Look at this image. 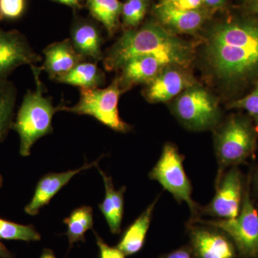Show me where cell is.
<instances>
[{
	"mask_svg": "<svg viewBox=\"0 0 258 258\" xmlns=\"http://www.w3.org/2000/svg\"><path fill=\"white\" fill-rule=\"evenodd\" d=\"M101 158L89 164L86 162L84 165L77 169L60 173L50 172L42 176L37 182L31 200L25 206V213L30 216L38 215L40 210L48 205L51 200L62 189V187L69 184V181L74 176L79 174L81 171L98 166Z\"/></svg>",
	"mask_w": 258,
	"mask_h": 258,
	"instance_id": "cell-13",
	"label": "cell"
},
{
	"mask_svg": "<svg viewBox=\"0 0 258 258\" xmlns=\"http://www.w3.org/2000/svg\"><path fill=\"white\" fill-rule=\"evenodd\" d=\"M189 239V249L194 258L236 257L235 244L218 229L194 227L190 230Z\"/></svg>",
	"mask_w": 258,
	"mask_h": 258,
	"instance_id": "cell-12",
	"label": "cell"
},
{
	"mask_svg": "<svg viewBox=\"0 0 258 258\" xmlns=\"http://www.w3.org/2000/svg\"><path fill=\"white\" fill-rule=\"evenodd\" d=\"M149 0H126L122 6L121 17L125 30L135 29L147 14Z\"/></svg>",
	"mask_w": 258,
	"mask_h": 258,
	"instance_id": "cell-25",
	"label": "cell"
},
{
	"mask_svg": "<svg viewBox=\"0 0 258 258\" xmlns=\"http://www.w3.org/2000/svg\"><path fill=\"white\" fill-rule=\"evenodd\" d=\"M39 258H56V257L52 249L45 248L42 251V253Z\"/></svg>",
	"mask_w": 258,
	"mask_h": 258,
	"instance_id": "cell-34",
	"label": "cell"
},
{
	"mask_svg": "<svg viewBox=\"0 0 258 258\" xmlns=\"http://www.w3.org/2000/svg\"><path fill=\"white\" fill-rule=\"evenodd\" d=\"M226 0H203L204 5L211 9H217L225 5Z\"/></svg>",
	"mask_w": 258,
	"mask_h": 258,
	"instance_id": "cell-32",
	"label": "cell"
},
{
	"mask_svg": "<svg viewBox=\"0 0 258 258\" xmlns=\"http://www.w3.org/2000/svg\"><path fill=\"white\" fill-rule=\"evenodd\" d=\"M0 239L37 242L41 240V235L32 225H21L0 218Z\"/></svg>",
	"mask_w": 258,
	"mask_h": 258,
	"instance_id": "cell-24",
	"label": "cell"
},
{
	"mask_svg": "<svg viewBox=\"0 0 258 258\" xmlns=\"http://www.w3.org/2000/svg\"><path fill=\"white\" fill-rule=\"evenodd\" d=\"M96 167L103 178L106 191L104 200L98 205V208L106 219L112 233L113 235H118L121 230L124 207V193L126 191V187L123 186L119 190H115L111 176L106 175L98 166Z\"/></svg>",
	"mask_w": 258,
	"mask_h": 258,
	"instance_id": "cell-18",
	"label": "cell"
},
{
	"mask_svg": "<svg viewBox=\"0 0 258 258\" xmlns=\"http://www.w3.org/2000/svg\"><path fill=\"white\" fill-rule=\"evenodd\" d=\"M256 181H257V189H258V170L257 172V177H256Z\"/></svg>",
	"mask_w": 258,
	"mask_h": 258,
	"instance_id": "cell-37",
	"label": "cell"
},
{
	"mask_svg": "<svg viewBox=\"0 0 258 258\" xmlns=\"http://www.w3.org/2000/svg\"><path fill=\"white\" fill-rule=\"evenodd\" d=\"M154 13L158 20L169 31L194 33L200 30L209 16L207 10H179L157 5Z\"/></svg>",
	"mask_w": 258,
	"mask_h": 258,
	"instance_id": "cell-16",
	"label": "cell"
},
{
	"mask_svg": "<svg viewBox=\"0 0 258 258\" xmlns=\"http://www.w3.org/2000/svg\"><path fill=\"white\" fill-rule=\"evenodd\" d=\"M86 6L93 18L112 36L118 28L123 4L118 0H86Z\"/></svg>",
	"mask_w": 258,
	"mask_h": 258,
	"instance_id": "cell-21",
	"label": "cell"
},
{
	"mask_svg": "<svg viewBox=\"0 0 258 258\" xmlns=\"http://www.w3.org/2000/svg\"><path fill=\"white\" fill-rule=\"evenodd\" d=\"M184 68L170 64L148 83L144 97L152 103L170 101L183 91L195 86V81Z\"/></svg>",
	"mask_w": 258,
	"mask_h": 258,
	"instance_id": "cell-11",
	"label": "cell"
},
{
	"mask_svg": "<svg viewBox=\"0 0 258 258\" xmlns=\"http://www.w3.org/2000/svg\"><path fill=\"white\" fill-rule=\"evenodd\" d=\"M3 176H2L1 173H0V189L3 187Z\"/></svg>",
	"mask_w": 258,
	"mask_h": 258,
	"instance_id": "cell-36",
	"label": "cell"
},
{
	"mask_svg": "<svg viewBox=\"0 0 258 258\" xmlns=\"http://www.w3.org/2000/svg\"><path fill=\"white\" fill-rule=\"evenodd\" d=\"M122 93L118 79L115 78L111 85L105 88H81L79 101L75 106H66L61 103L57 110L58 112L91 115L112 130L126 133L132 126L120 118L118 113V100Z\"/></svg>",
	"mask_w": 258,
	"mask_h": 258,
	"instance_id": "cell-4",
	"label": "cell"
},
{
	"mask_svg": "<svg viewBox=\"0 0 258 258\" xmlns=\"http://www.w3.org/2000/svg\"><path fill=\"white\" fill-rule=\"evenodd\" d=\"M26 8V0H0V21L21 18Z\"/></svg>",
	"mask_w": 258,
	"mask_h": 258,
	"instance_id": "cell-27",
	"label": "cell"
},
{
	"mask_svg": "<svg viewBox=\"0 0 258 258\" xmlns=\"http://www.w3.org/2000/svg\"><path fill=\"white\" fill-rule=\"evenodd\" d=\"M183 160L184 157L175 146L166 144L159 161L149 176L169 191L178 202H186L194 212L196 210V204L191 199V183L185 173Z\"/></svg>",
	"mask_w": 258,
	"mask_h": 258,
	"instance_id": "cell-8",
	"label": "cell"
},
{
	"mask_svg": "<svg viewBox=\"0 0 258 258\" xmlns=\"http://www.w3.org/2000/svg\"><path fill=\"white\" fill-rule=\"evenodd\" d=\"M157 201V199L142 212V215L132 225L129 226L122 235L119 243L117 244L116 247L125 256L137 254L143 247Z\"/></svg>",
	"mask_w": 258,
	"mask_h": 258,
	"instance_id": "cell-19",
	"label": "cell"
},
{
	"mask_svg": "<svg viewBox=\"0 0 258 258\" xmlns=\"http://www.w3.org/2000/svg\"><path fill=\"white\" fill-rule=\"evenodd\" d=\"M251 8H252V11L258 14V0H255V1L252 3Z\"/></svg>",
	"mask_w": 258,
	"mask_h": 258,
	"instance_id": "cell-35",
	"label": "cell"
},
{
	"mask_svg": "<svg viewBox=\"0 0 258 258\" xmlns=\"http://www.w3.org/2000/svg\"><path fill=\"white\" fill-rule=\"evenodd\" d=\"M93 233L96 237L97 245L99 248L100 258H125V254L119 249L107 244L95 231H93Z\"/></svg>",
	"mask_w": 258,
	"mask_h": 258,
	"instance_id": "cell-29",
	"label": "cell"
},
{
	"mask_svg": "<svg viewBox=\"0 0 258 258\" xmlns=\"http://www.w3.org/2000/svg\"><path fill=\"white\" fill-rule=\"evenodd\" d=\"M257 130L249 118L241 115L231 117L215 137V152L222 169L242 164L254 152Z\"/></svg>",
	"mask_w": 258,
	"mask_h": 258,
	"instance_id": "cell-5",
	"label": "cell"
},
{
	"mask_svg": "<svg viewBox=\"0 0 258 258\" xmlns=\"http://www.w3.org/2000/svg\"><path fill=\"white\" fill-rule=\"evenodd\" d=\"M55 81L77 86L81 89H94L105 84L106 76L96 62L83 61L67 74L57 78Z\"/></svg>",
	"mask_w": 258,
	"mask_h": 258,
	"instance_id": "cell-20",
	"label": "cell"
},
{
	"mask_svg": "<svg viewBox=\"0 0 258 258\" xmlns=\"http://www.w3.org/2000/svg\"><path fill=\"white\" fill-rule=\"evenodd\" d=\"M242 183L240 171L233 167L219 181L216 195L205 209V213L223 220L236 218L240 214Z\"/></svg>",
	"mask_w": 258,
	"mask_h": 258,
	"instance_id": "cell-10",
	"label": "cell"
},
{
	"mask_svg": "<svg viewBox=\"0 0 258 258\" xmlns=\"http://www.w3.org/2000/svg\"><path fill=\"white\" fill-rule=\"evenodd\" d=\"M0 258H15L4 244L0 242Z\"/></svg>",
	"mask_w": 258,
	"mask_h": 258,
	"instance_id": "cell-33",
	"label": "cell"
},
{
	"mask_svg": "<svg viewBox=\"0 0 258 258\" xmlns=\"http://www.w3.org/2000/svg\"><path fill=\"white\" fill-rule=\"evenodd\" d=\"M42 60L21 32L0 28V81L8 79L20 66H35Z\"/></svg>",
	"mask_w": 258,
	"mask_h": 258,
	"instance_id": "cell-9",
	"label": "cell"
},
{
	"mask_svg": "<svg viewBox=\"0 0 258 258\" xmlns=\"http://www.w3.org/2000/svg\"><path fill=\"white\" fill-rule=\"evenodd\" d=\"M63 222L68 227L64 235L69 238L70 248L77 242H85L86 232L93 227V208L90 206L76 208L64 219Z\"/></svg>",
	"mask_w": 258,
	"mask_h": 258,
	"instance_id": "cell-22",
	"label": "cell"
},
{
	"mask_svg": "<svg viewBox=\"0 0 258 258\" xmlns=\"http://www.w3.org/2000/svg\"><path fill=\"white\" fill-rule=\"evenodd\" d=\"M159 5L179 10H195L201 8L203 0H161Z\"/></svg>",
	"mask_w": 258,
	"mask_h": 258,
	"instance_id": "cell-28",
	"label": "cell"
},
{
	"mask_svg": "<svg viewBox=\"0 0 258 258\" xmlns=\"http://www.w3.org/2000/svg\"><path fill=\"white\" fill-rule=\"evenodd\" d=\"M70 40L76 50L86 60L90 58L96 62L103 60V38L96 24L87 20L76 22L71 28Z\"/></svg>",
	"mask_w": 258,
	"mask_h": 258,
	"instance_id": "cell-17",
	"label": "cell"
},
{
	"mask_svg": "<svg viewBox=\"0 0 258 258\" xmlns=\"http://www.w3.org/2000/svg\"><path fill=\"white\" fill-rule=\"evenodd\" d=\"M170 64H173L168 59L159 56L142 55L134 57L127 61L120 69L121 74L117 79L120 89L123 93L137 85L148 84Z\"/></svg>",
	"mask_w": 258,
	"mask_h": 258,
	"instance_id": "cell-14",
	"label": "cell"
},
{
	"mask_svg": "<svg viewBox=\"0 0 258 258\" xmlns=\"http://www.w3.org/2000/svg\"><path fill=\"white\" fill-rule=\"evenodd\" d=\"M192 45L181 40L159 24L148 23L142 28L125 30L107 51L103 59L108 71L121 69L129 60L142 55L168 59L174 66L186 68L193 58Z\"/></svg>",
	"mask_w": 258,
	"mask_h": 258,
	"instance_id": "cell-2",
	"label": "cell"
},
{
	"mask_svg": "<svg viewBox=\"0 0 258 258\" xmlns=\"http://www.w3.org/2000/svg\"><path fill=\"white\" fill-rule=\"evenodd\" d=\"M200 222L225 233L244 257H258V212L248 190L244 194L240 214L236 218Z\"/></svg>",
	"mask_w": 258,
	"mask_h": 258,
	"instance_id": "cell-7",
	"label": "cell"
},
{
	"mask_svg": "<svg viewBox=\"0 0 258 258\" xmlns=\"http://www.w3.org/2000/svg\"><path fill=\"white\" fill-rule=\"evenodd\" d=\"M30 68L36 88L27 91L12 128L20 137V154L24 157L30 155L37 140L52 133V118L58 112L51 98L44 95L45 88L40 78L41 70L35 64Z\"/></svg>",
	"mask_w": 258,
	"mask_h": 258,
	"instance_id": "cell-3",
	"label": "cell"
},
{
	"mask_svg": "<svg viewBox=\"0 0 258 258\" xmlns=\"http://www.w3.org/2000/svg\"><path fill=\"white\" fill-rule=\"evenodd\" d=\"M18 91L9 80L0 81V143L4 142L14 123Z\"/></svg>",
	"mask_w": 258,
	"mask_h": 258,
	"instance_id": "cell-23",
	"label": "cell"
},
{
	"mask_svg": "<svg viewBox=\"0 0 258 258\" xmlns=\"http://www.w3.org/2000/svg\"><path fill=\"white\" fill-rule=\"evenodd\" d=\"M161 258H194L189 249L180 248L173 251L170 253L164 254Z\"/></svg>",
	"mask_w": 258,
	"mask_h": 258,
	"instance_id": "cell-30",
	"label": "cell"
},
{
	"mask_svg": "<svg viewBox=\"0 0 258 258\" xmlns=\"http://www.w3.org/2000/svg\"><path fill=\"white\" fill-rule=\"evenodd\" d=\"M228 108L243 109L251 117L258 132V85L252 92L229 104Z\"/></svg>",
	"mask_w": 258,
	"mask_h": 258,
	"instance_id": "cell-26",
	"label": "cell"
},
{
	"mask_svg": "<svg viewBox=\"0 0 258 258\" xmlns=\"http://www.w3.org/2000/svg\"><path fill=\"white\" fill-rule=\"evenodd\" d=\"M207 60L218 79L231 86L258 79V20L242 19L220 24L209 35Z\"/></svg>",
	"mask_w": 258,
	"mask_h": 258,
	"instance_id": "cell-1",
	"label": "cell"
},
{
	"mask_svg": "<svg viewBox=\"0 0 258 258\" xmlns=\"http://www.w3.org/2000/svg\"><path fill=\"white\" fill-rule=\"evenodd\" d=\"M52 1L71 7L74 9H80L82 7L83 0H52Z\"/></svg>",
	"mask_w": 258,
	"mask_h": 258,
	"instance_id": "cell-31",
	"label": "cell"
},
{
	"mask_svg": "<svg viewBox=\"0 0 258 258\" xmlns=\"http://www.w3.org/2000/svg\"><path fill=\"white\" fill-rule=\"evenodd\" d=\"M173 111L183 124L193 130L212 128L220 116L215 98L207 90L195 85L179 95Z\"/></svg>",
	"mask_w": 258,
	"mask_h": 258,
	"instance_id": "cell-6",
	"label": "cell"
},
{
	"mask_svg": "<svg viewBox=\"0 0 258 258\" xmlns=\"http://www.w3.org/2000/svg\"><path fill=\"white\" fill-rule=\"evenodd\" d=\"M43 54L45 60L40 69L46 72L52 81H55L80 62L86 60L74 48L70 39L51 44L44 49Z\"/></svg>",
	"mask_w": 258,
	"mask_h": 258,
	"instance_id": "cell-15",
	"label": "cell"
}]
</instances>
